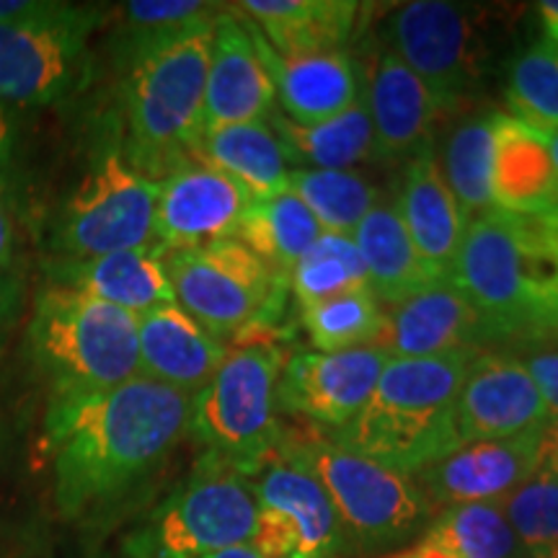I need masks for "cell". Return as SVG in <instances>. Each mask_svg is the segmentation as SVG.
I'll list each match as a JSON object with an SVG mask.
<instances>
[{"mask_svg": "<svg viewBox=\"0 0 558 558\" xmlns=\"http://www.w3.org/2000/svg\"><path fill=\"white\" fill-rule=\"evenodd\" d=\"M194 396L143 378L54 396L45 422L62 518L104 512L145 484L190 435Z\"/></svg>", "mask_w": 558, "mask_h": 558, "instance_id": "6da1fadb", "label": "cell"}, {"mask_svg": "<svg viewBox=\"0 0 558 558\" xmlns=\"http://www.w3.org/2000/svg\"><path fill=\"white\" fill-rule=\"evenodd\" d=\"M488 341L558 339V228L550 218L488 209L465 222L450 275Z\"/></svg>", "mask_w": 558, "mask_h": 558, "instance_id": "7a4b0ae2", "label": "cell"}, {"mask_svg": "<svg viewBox=\"0 0 558 558\" xmlns=\"http://www.w3.org/2000/svg\"><path fill=\"white\" fill-rule=\"evenodd\" d=\"M481 352L460 349L439 357L388 360L360 414L329 437L386 469L416 476L460 448L456 403Z\"/></svg>", "mask_w": 558, "mask_h": 558, "instance_id": "3957f363", "label": "cell"}, {"mask_svg": "<svg viewBox=\"0 0 558 558\" xmlns=\"http://www.w3.org/2000/svg\"><path fill=\"white\" fill-rule=\"evenodd\" d=\"M215 16L124 52L128 158L148 179L158 173L166 177L197 150L205 130L202 120Z\"/></svg>", "mask_w": 558, "mask_h": 558, "instance_id": "277c9868", "label": "cell"}, {"mask_svg": "<svg viewBox=\"0 0 558 558\" xmlns=\"http://www.w3.org/2000/svg\"><path fill=\"white\" fill-rule=\"evenodd\" d=\"M279 442L308 463L344 530L349 550L373 554L401 546L437 514L416 476H407L333 442L329 432L308 424L282 429Z\"/></svg>", "mask_w": 558, "mask_h": 558, "instance_id": "5b68a950", "label": "cell"}, {"mask_svg": "<svg viewBox=\"0 0 558 558\" xmlns=\"http://www.w3.org/2000/svg\"><path fill=\"white\" fill-rule=\"evenodd\" d=\"M284 354L277 333L248 326L228 347L213 380L194 396V435L213 452L251 478L277 450L282 427L277 422V380Z\"/></svg>", "mask_w": 558, "mask_h": 558, "instance_id": "8992f818", "label": "cell"}, {"mask_svg": "<svg viewBox=\"0 0 558 558\" xmlns=\"http://www.w3.org/2000/svg\"><path fill=\"white\" fill-rule=\"evenodd\" d=\"M29 349L54 396L94 393L140 375L137 316L52 282L34 300Z\"/></svg>", "mask_w": 558, "mask_h": 558, "instance_id": "52a82bcc", "label": "cell"}, {"mask_svg": "<svg viewBox=\"0 0 558 558\" xmlns=\"http://www.w3.org/2000/svg\"><path fill=\"white\" fill-rule=\"evenodd\" d=\"M259 520L246 473L205 452L192 476L124 543L132 558H202L226 548L251 546Z\"/></svg>", "mask_w": 558, "mask_h": 558, "instance_id": "ba28073f", "label": "cell"}, {"mask_svg": "<svg viewBox=\"0 0 558 558\" xmlns=\"http://www.w3.org/2000/svg\"><path fill=\"white\" fill-rule=\"evenodd\" d=\"M163 267L173 303L218 341L262 324L282 284L239 239L166 251Z\"/></svg>", "mask_w": 558, "mask_h": 558, "instance_id": "9c48e42d", "label": "cell"}, {"mask_svg": "<svg viewBox=\"0 0 558 558\" xmlns=\"http://www.w3.org/2000/svg\"><path fill=\"white\" fill-rule=\"evenodd\" d=\"M96 13L37 3L0 21V107H41L62 99L78 78Z\"/></svg>", "mask_w": 558, "mask_h": 558, "instance_id": "30bf717a", "label": "cell"}, {"mask_svg": "<svg viewBox=\"0 0 558 558\" xmlns=\"http://www.w3.org/2000/svg\"><path fill=\"white\" fill-rule=\"evenodd\" d=\"M158 179L120 150H107L62 209L58 246L65 259H94L156 243Z\"/></svg>", "mask_w": 558, "mask_h": 558, "instance_id": "8fae6325", "label": "cell"}, {"mask_svg": "<svg viewBox=\"0 0 558 558\" xmlns=\"http://www.w3.org/2000/svg\"><path fill=\"white\" fill-rule=\"evenodd\" d=\"M259 520L251 548L262 558H339L347 538L329 494L303 458L282 442L251 476Z\"/></svg>", "mask_w": 558, "mask_h": 558, "instance_id": "7c38bea8", "label": "cell"}, {"mask_svg": "<svg viewBox=\"0 0 558 558\" xmlns=\"http://www.w3.org/2000/svg\"><path fill=\"white\" fill-rule=\"evenodd\" d=\"M388 50L422 78L442 109L458 111L484 75L476 13L448 0H414L388 21Z\"/></svg>", "mask_w": 558, "mask_h": 558, "instance_id": "4fadbf2b", "label": "cell"}, {"mask_svg": "<svg viewBox=\"0 0 558 558\" xmlns=\"http://www.w3.org/2000/svg\"><path fill=\"white\" fill-rule=\"evenodd\" d=\"M388 360L375 347L292 354L277 380V409L318 429L344 427L373 396Z\"/></svg>", "mask_w": 558, "mask_h": 558, "instance_id": "5bb4252c", "label": "cell"}, {"mask_svg": "<svg viewBox=\"0 0 558 558\" xmlns=\"http://www.w3.org/2000/svg\"><path fill=\"white\" fill-rule=\"evenodd\" d=\"M248 205L239 181L199 158L184 160L158 179L156 243L181 251L235 239Z\"/></svg>", "mask_w": 558, "mask_h": 558, "instance_id": "9a60e30c", "label": "cell"}, {"mask_svg": "<svg viewBox=\"0 0 558 558\" xmlns=\"http://www.w3.org/2000/svg\"><path fill=\"white\" fill-rule=\"evenodd\" d=\"M488 341L484 320L450 277L396 305H383V326L375 349L390 360H422L460 349H484Z\"/></svg>", "mask_w": 558, "mask_h": 558, "instance_id": "2e32d148", "label": "cell"}, {"mask_svg": "<svg viewBox=\"0 0 558 558\" xmlns=\"http://www.w3.org/2000/svg\"><path fill=\"white\" fill-rule=\"evenodd\" d=\"M538 473V429L507 439L465 442L416 473L435 509L499 505Z\"/></svg>", "mask_w": 558, "mask_h": 558, "instance_id": "e0dca14e", "label": "cell"}, {"mask_svg": "<svg viewBox=\"0 0 558 558\" xmlns=\"http://www.w3.org/2000/svg\"><path fill=\"white\" fill-rule=\"evenodd\" d=\"M548 416L546 401L520 357L484 349L473 360L456 403L460 445L525 435Z\"/></svg>", "mask_w": 558, "mask_h": 558, "instance_id": "ac0fdd59", "label": "cell"}, {"mask_svg": "<svg viewBox=\"0 0 558 558\" xmlns=\"http://www.w3.org/2000/svg\"><path fill=\"white\" fill-rule=\"evenodd\" d=\"M275 101V83L248 26L233 9L220 11L207 65L205 130L267 120Z\"/></svg>", "mask_w": 558, "mask_h": 558, "instance_id": "d6986e66", "label": "cell"}, {"mask_svg": "<svg viewBox=\"0 0 558 558\" xmlns=\"http://www.w3.org/2000/svg\"><path fill=\"white\" fill-rule=\"evenodd\" d=\"M243 24L248 26L262 60L267 62L275 96L288 120L295 124H316L331 120L362 99L365 73L347 50L279 54L271 50L254 24H248L246 19Z\"/></svg>", "mask_w": 558, "mask_h": 558, "instance_id": "ffe728a7", "label": "cell"}, {"mask_svg": "<svg viewBox=\"0 0 558 558\" xmlns=\"http://www.w3.org/2000/svg\"><path fill=\"white\" fill-rule=\"evenodd\" d=\"M365 104L373 122L375 160L409 163L424 145L435 143L432 132L442 109L399 54L383 50L369 62Z\"/></svg>", "mask_w": 558, "mask_h": 558, "instance_id": "44dd1931", "label": "cell"}, {"mask_svg": "<svg viewBox=\"0 0 558 558\" xmlns=\"http://www.w3.org/2000/svg\"><path fill=\"white\" fill-rule=\"evenodd\" d=\"M228 347L207 333L177 303L137 316L140 375L197 396L213 380Z\"/></svg>", "mask_w": 558, "mask_h": 558, "instance_id": "7402d4cb", "label": "cell"}, {"mask_svg": "<svg viewBox=\"0 0 558 558\" xmlns=\"http://www.w3.org/2000/svg\"><path fill=\"white\" fill-rule=\"evenodd\" d=\"M396 209L429 275L450 277L465 233V218L439 171L435 143L424 145L403 169Z\"/></svg>", "mask_w": 558, "mask_h": 558, "instance_id": "603a6c76", "label": "cell"}, {"mask_svg": "<svg viewBox=\"0 0 558 558\" xmlns=\"http://www.w3.org/2000/svg\"><path fill=\"white\" fill-rule=\"evenodd\" d=\"M492 199L505 213L535 218L558 215V173L546 135L501 111L494 128Z\"/></svg>", "mask_w": 558, "mask_h": 558, "instance_id": "cb8c5ba5", "label": "cell"}, {"mask_svg": "<svg viewBox=\"0 0 558 558\" xmlns=\"http://www.w3.org/2000/svg\"><path fill=\"white\" fill-rule=\"evenodd\" d=\"M166 251L153 246L117 251L94 259H62L52 269V284L78 290L101 303L143 316L173 303V292L163 267Z\"/></svg>", "mask_w": 558, "mask_h": 558, "instance_id": "d4e9b609", "label": "cell"}, {"mask_svg": "<svg viewBox=\"0 0 558 558\" xmlns=\"http://www.w3.org/2000/svg\"><path fill=\"white\" fill-rule=\"evenodd\" d=\"M360 9L354 0H246L233 5L279 54L347 50Z\"/></svg>", "mask_w": 558, "mask_h": 558, "instance_id": "484cf974", "label": "cell"}, {"mask_svg": "<svg viewBox=\"0 0 558 558\" xmlns=\"http://www.w3.org/2000/svg\"><path fill=\"white\" fill-rule=\"evenodd\" d=\"M271 132L282 143L292 169L354 171L375 158L373 122H369L365 94L347 111L316 124H295L282 111L267 117Z\"/></svg>", "mask_w": 558, "mask_h": 558, "instance_id": "4316f807", "label": "cell"}, {"mask_svg": "<svg viewBox=\"0 0 558 558\" xmlns=\"http://www.w3.org/2000/svg\"><path fill=\"white\" fill-rule=\"evenodd\" d=\"M352 239L365 262L369 292L380 305L401 303L435 282L403 228L396 202L383 197L375 202Z\"/></svg>", "mask_w": 558, "mask_h": 558, "instance_id": "83f0119b", "label": "cell"}, {"mask_svg": "<svg viewBox=\"0 0 558 558\" xmlns=\"http://www.w3.org/2000/svg\"><path fill=\"white\" fill-rule=\"evenodd\" d=\"M194 158L239 181L251 199L290 190L292 166L267 120L205 130Z\"/></svg>", "mask_w": 558, "mask_h": 558, "instance_id": "f1b7e54d", "label": "cell"}, {"mask_svg": "<svg viewBox=\"0 0 558 558\" xmlns=\"http://www.w3.org/2000/svg\"><path fill=\"white\" fill-rule=\"evenodd\" d=\"M497 117L499 111L494 109L469 111L448 130L439 148V171L465 222L494 209L492 163Z\"/></svg>", "mask_w": 558, "mask_h": 558, "instance_id": "f546056e", "label": "cell"}, {"mask_svg": "<svg viewBox=\"0 0 558 558\" xmlns=\"http://www.w3.org/2000/svg\"><path fill=\"white\" fill-rule=\"evenodd\" d=\"M320 233L324 230L311 209L300 202L295 192L284 190L271 197L251 199L235 239L254 251L277 279L288 282L290 271Z\"/></svg>", "mask_w": 558, "mask_h": 558, "instance_id": "4dcf8cb0", "label": "cell"}, {"mask_svg": "<svg viewBox=\"0 0 558 558\" xmlns=\"http://www.w3.org/2000/svg\"><path fill=\"white\" fill-rule=\"evenodd\" d=\"M418 546L448 558H527L499 505L439 509Z\"/></svg>", "mask_w": 558, "mask_h": 558, "instance_id": "1f68e13d", "label": "cell"}, {"mask_svg": "<svg viewBox=\"0 0 558 558\" xmlns=\"http://www.w3.org/2000/svg\"><path fill=\"white\" fill-rule=\"evenodd\" d=\"M290 190L311 209L324 233L354 235L362 218L380 199L378 190L357 171L292 169Z\"/></svg>", "mask_w": 558, "mask_h": 558, "instance_id": "d6a6232c", "label": "cell"}, {"mask_svg": "<svg viewBox=\"0 0 558 558\" xmlns=\"http://www.w3.org/2000/svg\"><path fill=\"white\" fill-rule=\"evenodd\" d=\"M288 282L300 308L347 295V292L369 290L367 269L357 243L352 235L339 233H320L318 241L290 271Z\"/></svg>", "mask_w": 558, "mask_h": 558, "instance_id": "836d02e7", "label": "cell"}, {"mask_svg": "<svg viewBox=\"0 0 558 558\" xmlns=\"http://www.w3.org/2000/svg\"><path fill=\"white\" fill-rule=\"evenodd\" d=\"M507 104L512 117L543 135L558 130V47L538 39L507 70Z\"/></svg>", "mask_w": 558, "mask_h": 558, "instance_id": "e575fe53", "label": "cell"}, {"mask_svg": "<svg viewBox=\"0 0 558 558\" xmlns=\"http://www.w3.org/2000/svg\"><path fill=\"white\" fill-rule=\"evenodd\" d=\"M300 318L316 352H347L375 344L383 326V305L369 290H357L300 308Z\"/></svg>", "mask_w": 558, "mask_h": 558, "instance_id": "d590c367", "label": "cell"}, {"mask_svg": "<svg viewBox=\"0 0 558 558\" xmlns=\"http://www.w3.org/2000/svg\"><path fill=\"white\" fill-rule=\"evenodd\" d=\"M501 512L527 558H556L558 554V481L543 473L530 476L499 501Z\"/></svg>", "mask_w": 558, "mask_h": 558, "instance_id": "8d00e7d4", "label": "cell"}, {"mask_svg": "<svg viewBox=\"0 0 558 558\" xmlns=\"http://www.w3.org/2000/svg\"><path fill=\"white\" fill-rule=\"evenodd\" d=\"M220 5L199 0H132L122 5V52L166 34L186 29L202 19L218 13Z\"/></svg>", "mask_w": 558, "mask_h": 558, "instance_id": "74e56055", "label": "cell"}, {"mask_svg": "<svg viewBox=\"0 0 558 558\" xmlns=\"http://www.w3.org/2000/svg\"><path fill=\"white\" fill-rule=\"evenodd\" d=\"M520 362L525 365L535 388L541 390L548 414L558 416V341H541L525 352Z\"/></svg>", "mask_w": 558, "mask_h": 558, "instance_id": "f35d334b", "label": "cell"}, {"mask_svg": "<svg viewBox=\"0 0 558 558\" xmlns=\"http://www.w3.org/2000/svg\"><path fill=\"white\" fill-rule=\"evenodd\" d=\"M538 473L558 481V416H548L538 427Z\"/></svg>", "mask_w": 558, "mask_h": 558, "instance_id": "ab89813d", "label": "cell"}, {"mask_svg": "<svg viewBox=\"0 0 558 558\" xmlns=\"http://www.w3.org/2000/svg\"><path fill=\"white\" fill-rule=\"evenodd\" d=\"M11 150H13V128L5 109L0 107V194L5 190V173H9L11 163Z\"/></svg>", "mask_w": 558, "mask_h": 558, "instance_id": "60d3db41", "label": "cell"}, {"mask_svg": "<svg viewBox=\"0 0 558 558\" xmlns=\"http://www.w3.org/2000/svg\"><path fill=\"white\" fill-rule=\"evenodd\" d=\"M535 11H538L543 32H546L543 39H548L550 45L558 47V0H543V3L535 5Z\"/></svg>", "mask_w": 558, "mask_h": 558, "instance_id": "b9f144b4", "label": "cell"}, {"mask_svg": "<svg viewBox=\"0 0 558 558\" xmlns=\"http://www.w3.org/2000/svg\"><path fill=\"white\" fill-rule=\"evenodd\" d=\"M13 259V228L5 207L0 205V269L11 267Z\"/></svg>", "mask_w": 558, "mask_h": 558, "instance_id": "7bdbcfd3", "label": "cell"}, {"mask_svg": "<svg viewBox=\"0 0 558 558\" xmlns=\"http://www.w3.org/2000/svg\"><path fill=\"white\" fill-rule=\"evenodd\" d=\"M34 5H37L34 0H0V21L21 16V13L32 11Z\"/></svg>", "mask_w": 558, "mask_h": 558, "instance_id": "ee69618b", "label": "cell"}, {"mask_svg": "<svg viewBox=\"0 0 558 558\" xmlns=\"http://www.w3.org/2000/svg\"><path fill=\"white\" fill-rule=\"evenodd\" d=\"M202 558H262V556H259V550H256V548L239 546V548L218 550V554H209V556H202Z\"/></svg>", "mask_w": 558, "mask_h": 558, "instance_id": "f6af8a7d", "label": "cell"}, {"mask_svg": "<svg viewBox=\"0 0 558 558\" xmlns=\"http://www.w3.org/2000/svg\"><path fill=\"white\" fill-rule=\"evenodd\" d=\"M546 140H548V150H550V160H554V169H556V173H558V130H554V132H548V135H546Z\"/></svg>", "mask_w": 558, "mask_h": 558, "instance_id": "bcb514c9", "label": "cell"}, {"mask_svg": "<svg viewBox=\"0 0 558 558\" xmlns=\"http://www.w3.org/2000/svg\"><path fill=\"white\" fill-rule=\"evenodd\" d=\"M5 305H9V290H5L3 277H0V313H3Z\"/></svg>", "mask_w": 558, "mask_h": 558, "instance_id": "7dc6e473", "label": "cell"}, {"mask_svg": "<svg viewBox=\"0 0 558 558\" xmlns=\"http://www.w3.org/2000/svg\"><path fill=\"white\" fill-rule=\"evenodd\" d=\"M390 558H416L414 554H411V550H407V554H399V556H390Z\"/></svg>", "mask_w": 558, "mask_h": 558, "instance_id": "c3c4849f", "label": "cell"}, {"mask_svg": "<svg viewBox=\"0 0 558 558\" xmlns=\"http://www.w3.org/2000/svg\"><path fill=\"white\" fill-rule=\"evenodd\" d=\"M550 220H554V222H556V228H558V215H556V218H550Z\"/></svg>", "mask_w": 558, "mask_h": 558, "instance_id": "681fc988", "label": "cell"}, {"mask_svg": "<svg viewBox=\"0 0 558 558\" xmlns=\"http://www.w3.org/2000/svg\"><path fill=\"white\" fill-rule=\"evenodd\" d=\"M556 558H558V554H556Z\"/></svg>", "mask_w": 558, "mask_h": 558, "instance_id": "f907efd6", "label": "cell"}]
</instances>
